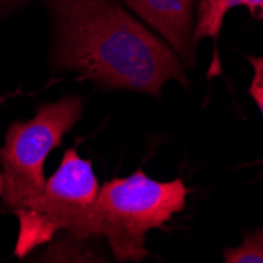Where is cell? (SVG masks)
I'll return each instance as SVG.
<instances>
[{"label":"cell","instance_id":"obj_3","mask_svg":"<svg viewBox=\"0 0 263 263\" xmlns=\"http://www.w3.org/2000/svg\"><path fill=\"white\" fill-rule=\"evenodd\" d=\"M82 110L84 101L79 97H63L55 103L41 104L32 120L10 125L5 143L0 148L4 213L16 214L40 196L46 184L47 156L78 123Z\"/></svg>","mask_w":263,"mask_h":263},{"label":"cell","instance_id":"obj_2","mask_svg":"<svg viewBox=\"0 0 263 263\" xmlns=\"http://www.w3.org/2000/svg\"><path fill=\"white\" fill-rule=\"evenodd\" d=\"M191 189L181 178L158 181L142 169L100 186L88 235L104 236L117 261H142L150 252L145 235L181 213Z\"/></svg>","mask_w":263,"mask_h":263},{"label":"cell","instance_id":"obj_8","mask_svg":"<svg viewBox=\"0 0 263 263\" xmlns=\"http://www.w3.org/2000/svg\"><path fill=\"white\" fill-rule=\"evenodd\" d=\"M227 263H263V227L245 236L238 248L222 252Z\"/></svg>","mask_w":263,"mask_h":263},{"label":"cell","instance_id":"obj_7","mask_svg":"<svg viewBox=\"0 0 263 263\" xmlns=\"http://www.w3.org/2000/svg\"><path fill=\"white\" fill-rule=\"evenodd\" d=\"M44 258L47 261H106L100 254L85 246V240L69 233L55 241L44 254Z\"/></svg>","mask_w":263,"mask_h":263},{"label":"cell","instance_id":"obj_1","mask_svg":"<svg viewBox=\"0 0 263 263\" xmlns=\"http://www.w3.org/2000/svg\"><path fill=\"white\" fill-rule=\"evenodd\" d=\"M55 21L54 65L109 90L158 98L167 81L187 85L186 69L159 40L114 0H46Z\"/></svg>","mask_w":263,"mask_h":263},{"label":"cell","instance_id":"obj_4","mask_svg":"<svg viewBox=\"0 0 263 263\" xmlns=\"http://www.w3.org/2000/svg\"><path fill=\"white\" fill-rule=\"evenodd\" d=\"M98 193L100 183L91 162L84 159L76 148L66 150L59 169L46 180L40 196L27 208L16 213L19 236L14 255L24 258L62 230L87 241Z\"/></svg>","mask_w":263,"mask_h":263},{"label":"cell","instance_id":"obj_6","mask_svg":"<svg viewBox=\"0 0 263 263\" xmlns=\"http://www.w3.org/2000/svg\"><path fill=\"white\" fill-rule=\"evenodd\" d=\"M236 7H245L252 17L263 19V0H200L194 27L196 46L203 38L216 41L226 14Z\"/></svg>","mask_w":263,"mask_h":263},{"label":"cell","instance_id":"obj_11","mask_svg":"<svg viewBox=\"0 0 263 263\" xmlns=\"http://www.w3.org/2000/svg\"><path fill=\"white\" fill-rule=\"evenodd\" d=\"M2 193H4V175L0 172V197H2Z\"/></svg>","mask_w":263,"mask_h":263},{"label":"cell","instance_id":"obj_5","mask_svg":"<svg viewBox=\"0 0 263 263\" xmlns=\"http://www.w3.org/2000/svg\"><path fill=\"white\" fill-rule=\"evenodd\" d=\"M150 27H153L175 54L194 65V27L197 0H123Z\"/></svg>","mask_w":263,"mask_h":263},{"label":"cell","instance_id":"obj_10","mask_svg":"<svg viewBox=\"0 0 263 263\" xmlns=\"http://www.w3.org/2000/svg\"><path fill=\"white\" fill-rule=\"evenodd\" d=\"M22 2H26V0H0V8H11Z\"/></svg>","mask_w":263,"mask_h":263},{"label":"cell","instance_id":"obj_9","mask_svg":"<svg viewBox=\"0 0 263 263\" xmlns=\"http://www.w3.org/2000/svg\"><path fill=\"white\" fill-rule=\"evenodd\" d=\"M251 66H252V81L249 87V95L255 104L258 106L261 115H263V55L260 57H248Z\"/></svg>","mask_w":263,"mask_h":263}]
</instances>
